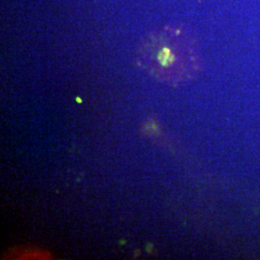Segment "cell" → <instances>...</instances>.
<instances>
[{
	"label": "cell",
	"mask_w": 260,
	"mask_h": 260,
	"mask_svg": "<svg viewBox=\"0 0 260 260\" xmlns=\"http://www.w3.org/2000/svg\"><path fill=\"white\" fill-rule=\"evenodd\" d=\"M141 65L171 84L188 81L200 70V57L192 35L182 26H164L149 33L140 48Z\"/></svg>",
	"instance_id": "6da1fadb"
}]
</instances>
